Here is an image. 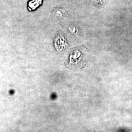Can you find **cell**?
I'll return each instance as SVG.
<instances>
[{
  "mask_svg": "<svg viewBox=\"0 0 132 132\" xmlns=\"http://www.w3.org/2000/svg\"><path fill=\"white\" fill-rule=\"evenodd\" d=\"M69 6L68 5L65 4L53 9L50 14L51 18L55 20L61 19L65 16L67 13L68 12Z\"/></svg>",
  "mask_w": 132,
  "mask_h": 132,
  "instance_id": "cell-1",
  "label": "cell"
}]
</instances>
